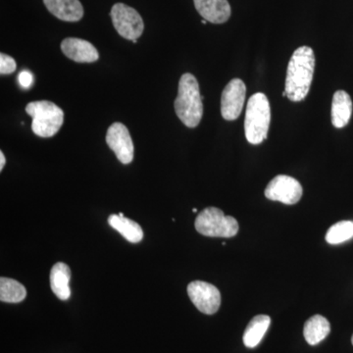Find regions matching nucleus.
<instances>
[{
    "label": "nucleus",
    "mask_w": 353,
    "mask_h": 353,
    "mask_svg": "<svg viewBox=\"0 0 353 353\" xmlns=\"http://www.w3.org/2000/svg\"><path fill=\"white\" fill-rule=\"evenodd\" d=\"M271 324V318L267 315H257L250 322L243 334V343L246 347H256L262 341Z\"/></svg>",
    "instance_id": "a211bd4d"
},
{
    "label": "nucleus",
    "mask_w": 353,
    "mask_h": 353,
    "mask_svg": "<svg viewBox=\"0 0 353 353\" xmlns=\"http://www.w3.org/2000/svg\"><path fill=\"white\" fill-rule=\"evenodd\" d=\"M206 23H208V21L204 20V19H203V20H202V24H203V25H206Z\"/></svg>",
    "instance_id": "b1692460"
},
{
    "label": "nucleus",
    "mask_w": 353,
    "mask_h": 353,
    "mask_svg": "<svg viewBox=\"0 0 353 353\" xmlns=\"http://www.w3.org/2000/svg\"><path fill=\"white\" fill-rule=\"evenodd\" d=\"M26 112L32 117V132L41 138L55 136L63 125V110L51 101L30 102L26 106Z\"/></svg>",
    "instance_id": "20e7f679"
},
{
    "label": "nucleus",
    "mask_w": 353,
    "mask_h": 353,
    "mask_svg": "<svg viewBox=\"0 0 353 353\" xmlns=\"http://www.w3.org/2000/svg\"><path fill=\"white\" fill-rule=\"evenodd\" d=\"M71 279V270L63 262H58L50 271V288L53 294L61 299L68 301L71 296L69 283Z\"/></svg>",
    "instance_id": "2eb2a0df"
},
{
    "label": "nucleus",
    "mask_w": 353,
    "mask_h": 353,
    "mask_svg": "<svg viewBox=\"0 0 353 353\" xmlns=\"http://www.w3.org/2000/svg\"><path fill=\"white\" fill-rule=\"evenodd\" d=\"M27 296L24 285L13 279H0V301L8 303H19Z\"/></svg>",
    "instance_id": "6ab92c4d"
},
{
    "label": "nucleus",
    "mask_w": 353,
    "mask_h": 353,
    "mask_svg": "<svg viewBox=\"0 0 353 353\" xmlns=\"http://www.w3.org/2000/svg\"><path fill=\"white\" fill-rule=\"evenodd\" d=\"M246 87L241 79H234L228 83L221 97V114L227 121H234L240 117L245 104Z\"/></svg>",
    "instance_id": "1a4fd4ad"
},
{
    "label": "nucleus",
    "mask_w": 353,
    "mask_h": 353,
    "mask_svg": "<svg viewBox=\"0 0 353 353\" xmlns=\"http://www.w3.org/2000/svg\"><path fill=\"white\" fill-rule=\"evenodd\" d=\"M197 12L208 22L223 24L231 17V6L228 0H194Z\"/></svg>",
    "instance_id": "f8f14e48"
},
{
    "label": "nucleus",
    "mask_w": 353,
    "mask_h": 353,
    "mask_svg": "<svg viewBox=\"0 0 353 353\" xmlns=\"http://www.w3.org/2000/svg\"><path fill=\"white\" fill-rule=\"evenodd\" d=\"M108 224L119 232L128 241L138 243L143 239V231L138 223L120 215L112 214L108 217Z\"/></svg>",
    "instance_id": "dca6fc26"
},
{
    "label": "nucleus",
    "mask_w": 353,
    "mask_h": 353,
    "mask_svg": "<svg viewBox=\"0 0 353 353\" xmlns=\"http://www.w3.org/2000/svg\"><path fill=\"white\" fill-rule=\"evenodd\" d=\"M111 18L116 31L122 38L134 41L143 34L145 24L136 9L124 3H116L111 9Z\"/></svg>",
    "instance_id": "423d86ee"
},
{
    "label": "nucleus",
    "mask_w": 353,
    "mask_h": 353,
    "mask_svg": "<svg viewBox=\"0 0 353 353\" xmlns=\"http://www.w3.org/2000/svg\"><path fill=\"white\" fill-rule=\"evenodd\" d=\"M192 211H194V212H197V209L196 208H194V209H192Z\"/></svg>",
    "instance_id": "393cba45"
},
{
    "label": "nucleus",
    "mask_w": 353,
    "mask_h": 353,
    "mask_svg": "<svg viewBox=\"0 0 353 353\" xmlns=\"http://www.w3.org/2000/svg\"><path fill=\"white\" fill-rule=\"evenodd\" d=\"M331 331V326L326 318L314 315L304 325L303 334L310 345H316L327 338Z\"/></svg>",
    "instance_id": "f3484780"
},
{
    "label": "nucleus",
    "mask_w": 353,
    "mask_h": 353,
    "mask_svg": "<svg viewBox=\"0 0 353 353\" xmlns=\"http://www.w3.org/2000/svg\"><path fill=\"white\" fill-rule=\"evenodd\" d=\"M190 301L204 314H215L221 305V294L215 285L202 281H194L188 285Z\"/></svg>",
    "instance_id": "6e6552de"
},
{
    "label": "nucleus",
    "mask_w": 353,
    "mask_h": 353,
    "mask_svg": "<svg viewBox=\"0 0 353 353\" xmlns=\"http://www.w3.org/2000/svg\"><path fill=\"white\" fill-rule=\"evenodd\" d=\"M353 238V221H341L330 228L326 241L330 245H340Z\"/></svg>",
    "instance_id": "aec40b11"
},
{
    "label": "nucleus",
    "mask_w": 353,
    "mask_h": 353,
    "mask_svg": "<svg viewBox=\"0 0 353 353\" xmlns=\"http://www.w3.org/2000/svg\"><path fill=\"white\" fill-rule=\"evenodd\" d=\"M6 157H4V153L0 152V171L3 170L4 166H6Z\"/></svg>",
    "instance_id": "5701e85b"
},
{
    "label": "nucleus",
    "mask_w": 353,
    "mask_h": 353,
    "mask_svg": "<svg viewBox=\"0 0 353 353\" xmlns=\"http://www.w3.org/2000/svg\"><path fill=\"white\" fill-rule=\"evenodd\" d=\"M352 345H353V336H352Z\"/></svg>",
    "instance_id": "a878e982"
},
{
    "label": "nucleus",
    "mask_w": 353,
    "mask_h": 353,
    "mask_svg": "<svg viewBox=\"0 0 353 353\" xmlns=\"http://www.w3.org/2000/svg\"><path fill=\"white\" fill-rule=\"evenodd\" d=\"M303 189L301 183L292 176L279 175L267 185L265 196L273 201L282 203L296 204L303 196Z\"/></svg>",
    "instance_id": "0eeeda50"
},
{
    "label": "nucleus",
    "mask_w": 353,
    "mask_h": 353,
    "mask_svg": "<svg viewBox=\"0 0 353 353\" xmlns=\"http://www.w3.org/2000/svg\"><path fill=\"white\" fill-rule=\"evenodd\" d=\"M175 112L179 119L188 128H196L203 115L202 97L199 82L192 74H183L179 82Z\"/></svg>",
    "instance_id": "f03ea898"
},
{
    "label": "nucleus",
    "mask_w": 353,
    "mask_h": 353,
    "mask_svg": "<svg viewBox=\"0 0 353 353\" xmlns=\"http://www.w3.org/2000/svg\"><path fill=\"white\" fill-rule=\"evenodd\" d=\"M19 83L21 87L28 88L31 87L32 83H34V76L32 75L31 72L22 71L19 74Z\"/></svg>",
    "instance_id": "4be33fe9"
},
{
    "label": "nucleus",
    "mask_w": 353,
    "mask_h": 353,
    "mask_svg": "<svg viewBox=\"0 0 353 353\" xmlns=\"http://www.w3.org/2000/svg\"><path fill=\"white\" fill-rule=\"evenodd\" d=\"M106 143L123 164H130L134 159V143L129 130L122 123H113L106 134Z\"/></svg>",
    "instance_id": "9d476101"
},
{
    "label": "nucleus",
    "mask_w": 353,
    "mask_h": 353,
    "mask_svg": "<svg viewBox=\"0 0 353 353\" xmlns=\"http://www.w3.org/2000/svg\"><path fill=\"white\" fill-rule=\"evenodd\" d=\"M65 57L78 63H92L97 61L99 53L94 44L82 39L67 38L61 43Z\"/></svg>",
    "instance_id": "9b49d317"
},
{
    "label": "nucleus",
    "mask_w": 353,
    "mask_h": 353,
    "mask_svg": "<svg viewBox=\"0 0 353 353\" xmlns=\"http://www.w3.org/2000/svg\"><path fill=\"white\" fill-rule=\"evenodd\" d=\"M43 3L52 15L65 22H78L83 18L80 0H43Z\"/></svg>",
    "instance_id": "ddd939ff"
},
{
    "label": "nucleus",
    "mask_w": 353,
    "mask_h": 353,
    "mask_svg": "<svg viewBox=\"0 0 353 353\" xmlns=\"http://www.w3.org/2000/svg\"><path fill=\"white\" fill-rule=\"evenodd\" d=\"M271 122L270 103L262 92L253 94L246 108L245 138L252 145H260L267 139Z\"/></svg>",
    "instance_id": "7ed1b4c3"
},
{
    "label": "nucleus",
    "mask_w": 353,
    "mask_h": 353,
    "mask_svg": "<svg viewBox=\"0 0 353 353\" xmlns=\"http://www.w3.org/2000/svg\"><path fill=\"white\" fill-rule=\"evenodd\" d=\"M352 101L350 94L345 90L334 92L332 102V124L334 128L341 129L347 126L352 118Z\"/></svg>",
    "instance_id": "4468645a"
},
{
    "label": "nucleus",
    "mask_w": 353,
    "mask_h": 353,
    "mask_svg": "<svg viewBox=\"0 0 353 353\" xmlns=\"http://www.w3.org/2000/svg\"><path fill=\"white\" fill-rule=\"evenodd\" d=\"M194 226L202 236L211 238H233L239 232L238 221L216 208L202 210L197 215Z\"/></svg>",
    "instance_id": "39448f33"
},
{
    "label": "nucleus",
    "mask_w": 353,
    "mask_h": 353,
    "mask_svg": "<svg viewBox=\"0 0 353 353\" xmlns=\"http://www.w3.org/2000/svg\"><path fill=\"white\" fill-rule=\"evenodd\" d=\"M315 68L314 51L309 46H301L290 57L285 78V92L294 102L303 101L307 97Z\"/></svg>",
    "instance_id": "f257e3e1"
},
{
    "label": "nucleus",
    "mask_w": 353,
    "mask_h": 353,
    "mask_svg": "<svg viewBox=\"0 0 353 353\" xmlns=\"http://www.w3.org/2000/svg\"><path fill=\"white\" fill-rule=\"evenodd\" d=\"M17 64L15 59L9 55L1 53L0 54V74L1 75H9L16 71Z\"/></svg>",
    "instance_id": "412c9836"
}]
</instances>
